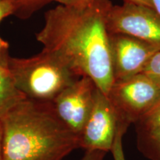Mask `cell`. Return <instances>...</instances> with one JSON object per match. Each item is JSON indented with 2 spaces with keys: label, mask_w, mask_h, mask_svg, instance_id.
I'll use <instances>...</instances> for the list:
<instances>
[{
  "label": "cell",
  "mask_w": 160,
  "mask_h": 160,
  "mask_svg": "<svg viewBox=\"0 0 160 160\" xmlns=\"http://www.w3.org/2000/svg\"><path fill=\"white\" fill-rule=\"evenodd\" d=\"M110 0H94L85 7L58 5L45 13L44 25L36 33L43 49L88 77L108 96L114 83L107 17Z\"/></svg>",
  "instance_id": "cell-1"
},
{
  "label": "cell",
  "mask_w": 160,
  "mask_h": 160,
  "mask_svg": "<svg viewBox=\"0 0 160 160\" xmlns=\"http://www.w3.org/2000/svg\"><path fill=\"white\" fill-rule=\"evenodd\" d=\"M3 160H62L79 148V137L56 114L51 102L23 99L0 113Z\"/></svg>",
  "instance_id": "cell-2"
},
{
  "label": "cell",
  "mask_w": 160,
  "mask_h": 160,
  "mask_svg": "<svg viewBox=\"0 0 160 160\" xmlns=\"http://www.w3.org/2000/svg\"><path fill=\"white\" fill-rule=\"evenodd\" d=\"M0 61L7 68L16 88L26 99L51 102L80 76L65 62L42 49L28 58L11 57L6 52Z\"/></svg>",
  "instance_id": "cell-3"
},
{
  "label": "cell",
  "mask_w": 160,
  "mask_h": 160,
  "mask_svg": "<svg viewBox=\"0 0 160 160\" xmlns=\"http://www.w3.org/2000/svg\"><path fill=\"white\" fill-rule=\"evenodd\" d=\"M122 121L135 124L160 99V87L143 73L115 81L107 96Z\"/></svg>",
  "instance_id": "cell-4"
},
{
  "label": "cell",
  "mask_w": 160,
  "mask_h": 160,
  "mask_svg": "<svg viewBox=\"0 0 160 160\" xmlns=\"http://www.w3.org/2000/svg\"><path fill=\"white\" fill-rule=\"evenodd\" d=\"M128 128L109 98L98 88L93 108L79 135V148L108 153L111 151L118 132L127 131Z\"/></svg>",
  "instance_id": "cell-5"
},
{
  "label": "cell",
  "mask_w": 160,
  "mask_h": 160,
  "mask_svg": "<svg viewBox=\"0 0 160 160\" xmlns=\"http://www.w3.org/2000/svg\"><path fill=\"white\" fill-rule=\"evenodd\" d=\"M107 28L109 33L130 36L160 46V15L148 6L128 2L112 5Z\"/></svg>",
  "instance_id": "cell-6"
},
{
  "label": "cell",
  "mask_w": 160,
  "mask_h": 160,
  "mask_svg": "<svg viewBox=\"0 0 160 160\" xmlns=\"http://www.w3.org/2000/svg\"><path fill=\"white\" fill-rule=\"evenodd\" d=\"M97 89L91 78L82 77L51 102L59 119L78 137L93 108Z\"/></svg>",
  "instance_id": "cell-7"
},
{
  "label": "cell",
  "mask_w": 160,
  "mask_h": 160,
  "mask_svg": "<svg viewBox=\"0 0 160 160\" xmlns=\"http://www.w3.org/2000/svg\"><path fill=\"white\" fill-rule=\"evenodd\" d=\"M109 34L115 81L142 73L152 56L160 50L159 45L130 36Z\"/></svg>",
  "instance_id": "cell-8"
},
{
  "label": "cell",
  "mask_w": 160,
  "mask_h": 160,
  "mask_svg": "<svg viewBox=\"0 0 160 160\" xmlns=\"http://www.w3.org/2000/svg\"><path fill=\"white\" fill-rule=\"evenodd\" d=\"M25 99L16 88L5 65L0 61V113Z\"/></svg>",
  "instance_id": "cell-9"
},
{
  "label": "cell",
  "mask_w": 160,
  "mask_h": 160,
  "mask_svg": "<svg viewBox=\"0 0 160 160\" xmlns=\"http://www.w3.org/2000/svg\"><path fill=\"white\" fill-rule=\"evenodd\" d=\"M137 135L140 152L150 160H160V126Z\"/></svg>",
  "instance_id": "cell-10"
},
{
  "label": "cell",
  "mask_w": 160,
  "mask_h": 160,
  "mask_svg": "<svg viewBox=\"0 0 160 160\" xmlns=\"http://www.w3.org/2000/svg\"><path fill=\"white\" fill-rule=\"evenodd\" d=\"M14 8V16L20 19H28L35 12L53 0H8Z\"/></svg>",
  "instance_id": "cell-11"
},
{
  "label": "cell",
  "mask_w": 160,
  "mask_h": 160,
  "mask_svg": "<svg viewBox=\"0 0 160 160\" xmlns=\"http://www.w3.org/2000/svg\"><path fill=\"white\" fill-rule=\"evenodd\" d=\"M136 132L148 131L160 126V99L135 123Z\"/></svg>",
  "instance_id": "cell-12"
},
{
  "label": "cell",
  "mask_w": 160,
  "mask_h": 160,
  "mask_svg": "<svg viewBox=\"0 0 160 160\" xmlns=\"http://www.w3.org/2000/svg\"><path fill=\"white\" fill-rule=\"evenodd\" d=\"M142 73L147 76L160 87V50L152 56Z\"/></svg>",
  "instance_id": "cell-13"
},
{
  "label": "cell",
  "mask_w": 160,
  "mask_h": 160,
  "mask_svg": "<svg viewBox=\"0 0 160 160\" xmlns=\"http://www.w3.org/2000/svg\"><path fill=\"white\" fill-rule=\"evenodd\" d=\"M125 132L126 131H125V130H120L118 132L117 137H116L114 143H113V145L111 151L113 153V159L114 160H125L122 145V138Z\"/></svg>",
  "instance_id": "cell-14"
},
{
  "label": "cell",
  "mask_w": 160,
  "mask_h": 160,
  "mask_svg": "<svg viewBox=\"0 0 160 160\" xmlns=\"http://www.w3.org/2000/svg\"><path fill=\"white\" fill-rule=\"evenodd\" d=\"M11 15H14L13 6L8 0H0V22Z\"/></svg>",
  "instance_id": "cell-15"
},
{
  "label": "cell",
  "mask_w": 160,
  "mask_h": 160,
  "mask_svg": "<svg viewBox=\"0 0 160 160\" xmlns=\"http://www.w3.org/2000/svg\"><path fill=\"white\" fill-rule=\"evenodd\" d=\"M93 1L94 0H53V2H56L61 5L75 8L85 7L91 5Z\"/></svg>",
  "instance_id": "cell-16"
},
{
  "label": "cell",
  "mask_w": 160,
  "mask_h": 160,
  "mask_svg": "<svg viewBox=\"0 0 160 160\" xmlns=\"http://www.w3.org/2000/svg\"><path fill=\"white\" fill-rule=\"evenodd\" d=\"M107 153L100 151H85L81 160H104Z\"/></svg>",
  "instance_id": "cell-17"
},
{
  "label": "cell",
  "mask_w": 160,
  "mask_h": 160,
  "mask_svg": "<svg viewBox=\"0 0 160 160\" xmlns=\"http://www.w3.org/2000/svg\"><path fill=\"white\" fill-rule=\"evenodd\" d=\"M124 2H132V3L138 4V5L148 6V7L153 8L152 0H124Z\"/></svg>",
  "instance_id": "cell-18"
},
{
  "label": "cell",
  "mask_w": 160,
  "mask_h": 160,
  "mask_svg": "<svg viewBox=\"0 0 160 160\" xmlns=\"http://www.w3.org/2000/svg\"><path fill=\"white\" fill-rule=\"evenodd\" d=\"M9 45L5 39H3L2 38L0 37V58L2 56L4 53L8 52V50Z\"/></svg>",
  "instance_id": "cell-19"
},
{
  "label": "cell",
  "mask_w": 160,
  "mask_h": 160,
  "mask_svg": "<svg viewBox=\"0 0 160 160\" xmlns=\"http://www.w3.org/2000/svg\"><path fill=\"white\" fill-rule=\"evenodd\" d=\"M0 160H3V132L0 122Z\"/></svg>",
  "instance_id": "cell-20"
},
{
  "label": "cell",
  "mask_w": 160,
  "mask_h": 160,
  "mask_svg": "<svg viewBox=\"0 0 160 160\" xmlns=\"http://www.w3.org/2000/svg\"><path fill=\"white\" fill-rule=\"evenodd\" d=\"M153 9L160 15V0H152Z\"/></svg>",
  "instance_id": "cell-21"
}]
</instances>
